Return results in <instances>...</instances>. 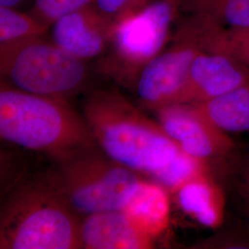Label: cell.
Returning a JSON list of instances; mask_svg holds the SVG:
<instances>
[{
	"label": "cell",
	"instance_id": "obj_10",
	"mask_svg": "<svg viewBox=\"0 0 249 249\" xmlns=\"http://www.w3.org/2000/svg\"><path fill=\"white\" fill-rule=\"evenodd\" d=\"M248 84L249 67L223 53L201 51L193 61L178 104L195 105Z\"/></svg>",
	"mask_w": 249,
	"mask_h": 249
},
{
	"label": "cell",
	"instance_id": "obj_11",
	"mask_svg": "<svg viewBox=\"0 0 249 249\" xmlns=\"http://www.w3.org/2000/svg\"><path fill=\"white\" fill-rule=\"evenodd\" d=\"M80 237L85 249H152L156 239L122 210L84 216Z\"/></svg>",
	"mask_w": 249,
	"mask_h": 249
},
{
	"label": "cell",
	"instance_id": "obj_21",
	"mask_svg": "<svg viewBox=\"0 0 249 249\" xmlns=\"http://www.w3.org/2000/svg\"><path fill=\"white\" fill-rule=\"evenodd\" d=\"M153 0H95L94 5L114 21L124 15L142 9Z\"/></svg>",
	"mask_w": 249,
	"mask_h": 249
},
{
	"label": "cell",
	"instance_id": "obj_20",
	"mask_svg": "<svg viewBox=\"0 0 249 249\" xmlns=\"http://www.w3.org/2000/svg\"><path fill=\"white\" fill-rule=\"evenodd\" d=\"M226 175L233 178L238 192L249 203V147L243 151L237 149L231 158Z\"/></svg>",
	"mask_w": 249,
	"mask_h": 249
},
{
	"label": "cell",
	"instance_id": "obj_13",
	"mask_svg": "<svg viewBox=\"0 0 249 249\" xmlns=\"http://www.w3.org/2000/svg\"><path fill=\"white\" fill-rule=\"evenodd\" d=\"M175 193L181 209L197 223L210 228L218 227L223 223L225 199L213 173L197 175Z\"/></svg>",
	"mask_w": 249,
	"mask_h": 249
},
{
	"label": "cell",
	"instance_id": "obj_17",
	"mask_svg": "<svg viewBox=\"0 0 249 249\" xmlns=\"http://www.w3.org/2000/svg\"><path fill=\"white\" fill-rule=\"evenodd\" d=\"M48 27L42 24L30 12L0 6V45H10L27 39L45 36Z\"/></svg>",
	"mask_w": 249,
	"mask_h": 249
},
{
	"label": "cell",
	"instance_id": "obj_7",
	"mask_svg": "<svg viewBox=\"0 0 249 249\" xmlns=\"http://www.w3.org/2000/svg\"><path fill=\"white\" fill-rule=\"evenodd\" d=\"M164 131L188 155L213 172L225 174L234 153V142L191 105H170L153 111Z\"/></svg>",
	"mask_w": 249,
	"mask_h": 249
},
{
	"label": "cell",
	"instance_id": "obj_1",
	"mask_svg": "<svg viewBox=\"0 0 249 249\" xmlns=\"http://www.w3.org/2000/svg\"><path fill=\"white\" fill-rule=\"evenodd\" d=\"M82 116L107 156L142 176L163 168L181 151L158 121L116 90L100 89L89 94L82 106Z\"/></svg>",
	"mask_w": 249,
	"mask_h": 249
},
{
	"label": "cell",
	"instance_id": "obj_19",
	"mask_svg": "<svg viewBox=\"0 0 249 249\" xmlns=\"http://www.w3.org/2000/svg\"><path fill=\"white\" fill-rule=\"evenodd\" d=\"M95 0H35L30 13L45 26L50 27L63 16L93 5Z\"/></svg>",
	"mask_w": 249,
	"mask_h": 249
},
{
	"label": "cell",
	"instance_id": "obj_9",
	"mask_svg": "<svg viewBox=\"0 0 249 249\" xmlns=\"http://www.w3.org/2000/svg\"><path fill=\"white\" fill-rule=\"evenodd\" d=\"M115 21L89 5L56 19L51 40L67 52L87 61L103 55L109 46Z\"/></svg>",
	"mask_w": 249,
	"mask_h": 249
},
{
	"label": "cell",
	"instance_id": "obj_16",
	"mask_svg": "<svg viewBox=\"0 0 249 249\" xmlns=\"http://www.w3.org/2000/svg\"><path fill=\"white\" fill-rule=\"evenodd\" d=\"M181 11L226 28H249V0H181Z\"/></svg>",
	"mask_w": 249,
	"mask_h": 249
},
{
	"label": "cell",
	"instance_id": "obj_18",
	"mask_svg": "<svg viewBox=\"0 0 249 249\" xmlns=\"http://www.w3.org/2000/svg\"><path fill=\"white\" fill-rule=\"evenodd\" d=\"M205 172L213 173L204 162L181 150L178 156L166 166L151 174L148 178L175 193L187 181Z\"/></svg>",
	"mask_w": 249,
	"mask_h": 249
},
{
	"label": "cell",
	"instance_id": "obj_12",
	"mask_svg": "<svg viewBox=\"0 0 249 249\" xmlns=\"http://www.w3.org/2000/svg\"><path fill=\"white\" fill-rule=\"evenodd\" d=\"M194 41L205 52L229 55L249 68V28H226L187 15L175 35Z\"/></svg>",
	"mask_w": 249,
	"mask_h": 249
},
{
	"label": "cell",
	"instance_id": "obj_14",
	"mask_svg": "<svg viewBox=\"0 0 249 249\" xmlns=\"http://www.w3.org/2000/svg\"><path fill=\"white\" fill-rule=\"evenodd\" d=\"M155 238L169 222L167 190L151 179H142L127 204L122 210Z\"/></svg>",
	"mask_w": 249,
	"mask_h": 249
},
{
	"label": "cell",
	"instance_id": "obj_4",
	"mask_svg": "<svg viewBox=\"0 0 249 249\" xmlns=\"http://www.w3.org/2000/svg\"><path fill=\"white\" fill-rule=\"evenodd\" d=\"M53 160L55 169L50 178L83 217L123 210L143 178L107 156L97 145L69 151Z\"/></svg>",
	"mask_w": 249,
	"mask_h": 249
},
{
	"label": "cell",
	"instance_id": "obj_8",
	"mask_svg": "<svg viewBox=\"0 0 249 249\" xmlns=\"http://www.w3.org/2000/svg\"><path fill=\"white\" fill-rule=\"evenodd\" d=\"M201 51L194 41L174 36L173 44L151 59L138 78L134 90L142 107L153 112L178 104L193 61Z\"/></svg>",
	"mask_w": 249,
	"mask_h": 249
},
{
	"label": "cell",
	"instance_id": "obj_6",
	"mask_svg": "<svg viewBox=\"0 0 249 249\" xmlns=\"http://www.w3.org/2000/svg\"><path fill=\"white\" fill-rule=\"evenodd\" d=\"M0 73L17 89L66 100L83 89L89 78L85 60L45 36L0 45Z\"/></svg>",
	"mask_w": 249,
	"mask_h": 249
},
{
	"label": "cell",
	"instance_id": "obj_5",
	"mask_svg": "<svg viewBox=\"0 0 249 249\" xmlns=\"http://www.w3.org/2000/svg\"><path fill=\"white\" fill-rule=\"evenodd\" d=\"M180 12L181 0H153L115 20L98 71L134 90L144 67L164 49Z\"/></svg>",
	"mask_w": 249,
	"mask_h": 249
},
{
	"label": "cell",
	"instance_id": "obj_15",
	"mask_svg": "<svg viewBox=\"0 0 249 249\" xmlns=\"http://www.w3.org/2000/svg\"><path fill=\"white\" fill-rule=\"evenodd\" d=\"M191 106L223 132H249V84Z\"/></svg>",
	"mask_w": 249,
	"mask_h": 249
},
{
	"label": "cell",
	"instance_id": "obj_22",
	"mask_svg": "<svg viewBox=\"0 0 249 249\" xmlns=\"http://www.w3.org/2000/svg\"><path fill=\"white\" fill-rule=\"evenodd\" d=\"M26 1L27 0H0V6L18 9L20 6H22Z\"/></svg>",
	"mask_w": 249,
	"mask_h": 249
},
{
	"label": "cell",
	"instance_id": "obj_3",
	"mask_svg": "<svg viewBox=\"0 0 249 249\" xmlns=\"http://www.w3.org/2000/svg\"><path fill=\"white\" fill-rule=\"evenodd\" d=\"M0 138L52 159L97 145L82 114L66 99L30 93L1 80Z\"/></svg>",
	"mask_w": 249,
	"mask_h": 249
},
{
	"label": "cell",
	"instance_id": "obj_2",
	"mask_svg": "<svg viewBox=\"0 0 249 249\" xmlns=\"http://www.w3.org/2000/svg\"><path fill=\"white\" fill-rule=\"evenodd\" d=\"M51 178L12 187L0 210V249H80L81 218Z\"/></svg>",
	"mask_w": 249,
	"mask_h": 249
}]
</instances>
